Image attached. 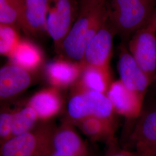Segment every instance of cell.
Masks as SVG:
<instances>
[{"label": "cell", "instance_id": "obj_1", "mask_svg": "<svg viewBox=\"0 0 156 156\" xmlns=\"http://www.w3.org/2000/svg\"><path fill=\"white\" fill-rule=\"evenodd\" d=\"M156 6V0H112L108 19L123 43L148 24Z\"/></svg>", "mask_w": 156, "mask_h": 156}, {"label": "cell", "instance_id": "obj_2", "mask_svg": "<svg viewBox=\"0 0 156 156\" xmlns=\"http://www.w3.org/2000/svg\"><path fill=\"white\" fill-rule=\"evenodd\" d=\"M108 18L106 5L88 11L80 12L76 22L62 42L61 48L67 57L80 64L86 47Z\"/></svg>", "mask_w": 156, "mask_h": 156}, {"label": "cell", "instance_id": "obj_3", "mask_svg": "<svg viewBox=\"0 0 156 156\" xmlns=\"http://www.w3.org/2000/svg\"><path fill=\"white\" fill-rule=\"evenodd\" d=\"M55 128L43 124L1 144L0 156H49Z\"/></svg>", "mask_w": 156, "mask_h": 156}, {"label": "cell", "instance_id": "obj_4", "mask_svg": "<svg viewBox=\"0 0 156 156\" xmlns=\"http://www.w3.org/2000/svg\"><path fill=\"white\" fill-rule=\"evenodd\" d=\"M67 112L74 122L90 116L114 119L115 113L106 94L78 87L68 101Z\"/></svg>", "mask_w": 156, "mask_h": 156}, {"label": "cell", "instance_id": "obj_5", "mask_svg": "<svg viewBox=\"0 0 156 156\" xmlns=\"http://www.w3.org/2000/svg\"><path fill=\"white\" fill-rule=\"evenodd\" d=\"M128 50L151 84L156 77V31L147 25L131 36Z\"/></svg>", "mask_w": 156, "mask_h": 156}, {"label": "cell", "instance_id": "obj_6", "mask_svg": "<svg viewBox=\"0 0 156 156\" xmlns=\"http://www.w3.org/2000/svg\"><path fill=\"white\" fill-rule=\"evenodd\" d=\"M116 33L108 18L93 38L84 53L81 67L109 68L112 52L113 39Z\"/></svg>", "mask_w": 156, "mask_h": 156}, {"label": "cell", "instance_id": "obj_7", "mask_svg": "<svg viewBox=\"0 0 156 156\" xmlns=\"http://www.w3.org/2000/svg\"><path fill=\"white\" fill-rule=\"evenodd\" d=\"M139 156H156V108L142 111L130 137Z\"/></svg>", "mask_w": 156, "mask_h": 156}, {"label": "cell", "instance_id": "obj_8", "mask_svg": "<svg viewBox=\"0 0 156 156\" xmlns=\"http://www.w3.org/2000/svg\"><path fill=\"white\" fill-rule=\"evenodd\" d=\"M46 18V31L58 48L72 27L74 5L73 0H50Z\"/></svg>", "mask_w": 156, "mask_h": 156}, {"label": "cell", "instance_id": "obj_9", "mask_svg": "<svg viewBox=\"0 0 156 156\" xmlns=\"http://www.w3.org/2000/svg\"><path fill=\"white\" fill-rule=\"evenodd\" d=\"M117 67L120 80L123 84L128 89L145 98L147 89L151 83L131 55L124 43L121 45Z\"/></svg>", "mask_w": 156, "mask_h": 156}, {"label": "cell", "instance_id": "obj_10", "mask_svg": "<svg viewBox=\"0 0 156 156\" xmlns=\"http://www.w3.org/2000/svg\"><path fill=\"white\" fill-rule=\"evenodd\" d=\"M106 94L111 101L115 113L129 119L140 117L144 98L128 89L120 80L112 83Z\"/></svg>", "mask_w": 156, "mask_h": 156}, {"label": "cell", "instance_id": "obj_11", "mask_svg": "<svg viewBox=\"0 0 156 156\" xmlns=\"http://www.w3.org/2000/svg\"><path fill=\"white\" fill-rule=\"evenodd\" d=\"M50 0H23L19 24L26 33L37 35L46 31Z\"/></svg>", "mask_w": 156, "mask_h": 156}, {"label": "cell", "instance_id": "obj_12", "mask_svg": "<svg viewBox=\"0 0 156 156\" xmlns=\"http://www.w3.org/2000/svg\"><path fill=\"white\" fill-rule=\"evenodd\" d=\"M31 83L30 71L11 63L0 69V97L7 100L27 89Z\"/></svg>", "mask_w": 156, "mask_h": 156}, {"label": "cell", "instance_id": "obj_13", "mask_svg": "<svg viewBox=\"0 0 156 156\" xmlns=\"http://www.w3.org/2000/svg\"><path fill=\"white\" fill-rule=\"evenodd\" d=\"M81 72L82 67L79 63L63 60L51 62L46 68V75L49 83L57 89L74 83Z\"/></svg>", "mask_w": 156, "mask_h": 156}, {"label": "cell", "instance_id": "obj_14", "mask_svg": "<svg viewBox=\"0 0 156 156\" xmlns=\"http://www.w3.org/2000/svg\"><path fill=\"white\" fill-rule=\"evenodd\" d=\"M62 98L57 88L52 87L42 90L34 95L28 101L39 119L46 120L53 117L60 111Z\"/></svg>", "mask_w": 156, "mask_h": 156}, {"label": "cell", "instance_id": "obj_15", "mask_svg": "<svg viewBox=\"0 0 156 156\" xmlns=\"http://www.w3.org/2000/svg\"><path fill=\"white\" fill-rule=\"evenodd\" d=\"M114 119L90 116L75 123L80 130L93 141H104L110 144L116 141Z\"/></svg>", "mask_w": 156, "mask_h": 156}, {"label": "cell", "instance_id": "obj_16", "mask_svg": "<svg viewBox=\"0 0 156 156\" xmlns=\"http://www.w3.org/2000/svg\"><path fill=\"white\" fill-rule=\"evenodd\" d=\"M77 87L106 94L111 84L109 68L98 67H82Z\"/></svg>", "mask_w": 156, "mask_h": 156}, {"label": "cell", "instance_id": "obj_17", "mask_svg": "<svg viewBox=\"0 0 156 156\" xmlns=\"http://www.w3.org/2000/svg\"><path fill=\"white\" fill-rule=\"evenodd\" d=\"M9 57L12 63L28 71L36 69L42 62L39 49L27 41H20Z\"/></svg>", "mask_w": 156, "mask_h": 156}, {"label": "cell", "instance_id": "obj_18", "mask_svg": "<svg viewBox=\"0 0 156 156\" xmlns=\"http://www.w3.org/2000/svg\"><path fill=\"white\" fill-rule=\"evenodd\" d=\"M38 119L36 112L28 105L13 112L11 122V138L32 130L35 127L34 126Z\"/></svg>", "mask_w": 156, "mask_h": 156}, {"label": "cell", "instance_id": "obj_19", "mask_svg": "<svg viewBox=\"0 0 156 156\" xmlns=\"http://www.w3.org/2000/svg\"><path fill=\"white\" fill-rule=\"evenodd\" d=\"M23 0H0V24L13 26L19 23Z\"/></svg>", "mask_w": 156, "mask_h": 156}, {"label": "cell", "instance_id": "obj_20", "mask_svg": "<svg viewBox=\"0 0 156 156\" xmlns=\"http://www.w3.org/2000/svg\"><path fill=\"white\" fill-rule=\"evenodd\" d=\"M19 42L18 34L13 26L0 24V53L2 55L10 56Z\"/></svg>", "mask_w": 156, "mask_h": 156}, {"label": "cell", "instance_id": "obj_21", "mask_svg": "<svg viewBox=\"0 0 156 156\" xmlns=\"http://www.w3.org/2000/svg\"><path fill=\"white\" fill-rule=\"evenodd\" d=\"M13 112H3L0 115L1 144L11 138V122Z\"/></svg>", "mask_w": 156, "mask_h": 156}, {"label": "cell", "instance_id": "obj_22", "mask_svg": "<svg viewBox=\"0 0 156 156\" xmlns=\"http://www.w3.org/2000/svg\"><path fill=\"white\" fill-rule=\"evenodd\" d=\"M108 145V149L105 156H139L134 151L120 148L116 140Z\"/></svg>", "mask_w": 156, "mask_h": 156}, {"label": "cell", "instance_id": "obj_23", "mask_svg": "<svg viewBox=\"0 0 156 156\" xmlns=\"http://www.w3.org/2000/svg\"><path fill=\"white\" fill-rule=\"evenodd\" d=\"M106 0H80V12L88 11L105 5Z\"/></svg>", "mask_w": 156, "mask_h": 156}, {"label": "cell", "instance_id": "obj_24", "mask_svg": "<svg viewBox=\"0 0 156 156\" xmlns=\"http://www.w3.org/2000/svg\"><path fill=\"white\" fill-rule=\"evenodd\" d=\"M49 156H89V153H75L68 151H57L51 148Z\"/></svg>", "mask_w": 156, "mask_h": 156}, {"label": "cell", "instance_id": "obj_25", "mask_svg": "<svg viewBox=\"0 0 156 156\" xmlns=\"http://www.w3.org/2000/svg\"><path fill=\"white\" fill-rule=\"evenodd\" d=\"M147 25L156 31V6L152 16L151 17V20Z\"/></svg>", "mask_w": 156, "mask_h": 156}, {"label": "cell", "instance_id": "obj_26", "mask_svg": "<svg viewBox=\"0 0 156 156\" xmlns=\"http://www.w3.org/2000/svg\"><path fill=\"white\" fill-rule=\"evenodd\" d=\"M153 84L154 89V90H156V79H155V80H154V82L153 83Z\"/></svg>", "mask_w": 156, "mask_h": 156}]
</instances>
